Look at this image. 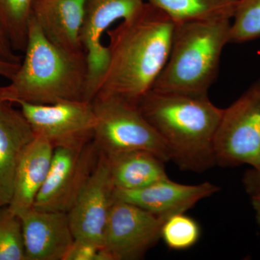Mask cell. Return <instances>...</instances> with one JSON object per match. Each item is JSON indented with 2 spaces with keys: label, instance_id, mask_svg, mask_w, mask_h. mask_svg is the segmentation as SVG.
<instances>
[{
  "label": "cell",
  "instance_id": "obj_26",
  "mask_svg": "<svg viewBox=\"0 0 260 260\" xmlns=\"http://www.w3.org/2000/svg\"><path fill=\"white\" fill-rule=\"evenodd\" d=\"M246 184L247 189L251 194L256 192L260 189V172L249 173L246 177Z\"/></svg>",
  "mask_w": 260,
  "mask_h": 260
},
{
  "label": "cell",
  "instance_id": "obj_11",
  "mask_svg": "<svg viewBox=\"0 0 260 260\" xmlns=\"http://www.w3.org/2000/svg\"><path fill=\"white\" fill-rule=\"evenodd\" d=\"M115 189L107 160L101 154L96 168L68 213L75 240L102 247Z\"/></svg>",
  "mask_w": 260,
  "mask_h": 260
},
{
  "label": "cell",
  "instance_id": "obj_3",
  "mask_svg": "<svg viewBox=\"0 0 260 260\" xmlns=\"http://www.w3.org/2000/svg\"><path fill=\"white\" fill-rule=\"evenodd\" d=\"M24 51L25 56L10 83L0 87L2 100L38 105L85 101L88 86L85 52H70L52 44L31 17Z\"/></svg>",
  "mask_w": 260,
  "mask_h": 260
},
{
  "label": "cell",
  "instance_id": "obj_18",
  "mask_svg": "<svg viewBox=\"0 0 260 260\" xmlns=\"http://www.w3.org/2000/svg\"><path fill=\"white\" fill-rule=\"evenodd\" d=\"M239 0H145L158 8L174 23L231 20Z\"/></svg>",
  "mask_w": 260,
  "mask_h": 260
},
{
  "label": "cell",
  "instance_id": "obj_23",
  "mask_svg": "<svg viewBox=\"0 0 260 260\" xmlns=\"http://www.w3.org/2000/svg\"><path fill=\"white\" fill-rule=\"evenodd\" d=\"M101 248L90 243L75 239L64 260H98Z\"/></svg>",
  "mask_w": 260,
  "mask_h": 260
},
{
  "label": "cell",
  "instance_id": "obj_6",
  "mask_svg": "<svg viewBox=\"0 0 260 260\" xmlns=\"http://www.w3.org/2000/svg\"><path fill=\"white\" fill-rule=\"evenodd\" d=\"M216 164L260 172V80L223 109L214 140Z\"/></svg>",
  "mask_w": 260,
  "mask_h": 260
},
{
  "label": "cell",
  "instance_id": "obj_5",
  "mask_svg": "<svg viewBox=\"0 0 260 260\" xmlns=\"http://www.w3.org/2000/svg\"><path fill=\"white\" fill-rule=\"evenodd\" d=\"M96 117L93 143L105 156L145 150L164 162L171 160L167 146L138 107L113 98L92 101Z\"/></svg>",
  "mask_w": 260,
  "mask_h": 260
},
{
  "label": "cell",
  "instance_id": "obj_12",
  "mask_svg": "<svg viewBox=\"0 0 260 260\" xmlns=\"http://www.w3.org/2000/svg\"><path fill=\"white\" fill-rule=\"evenodd\" d=\"M218 190V186L210 182L187 185L179 184L168 177L141 189H115L114 199L137 205L158 216L169 218L174 214L185 213L200 200Z\"/></svg>",
  "mask_w": 260,
  "mask_h": 260
},
{
  "label": "cell",
  "instance_id": "obj_16",
  "mask_svg": "<svg viewBox=\"0 0 260 260\" xmlns=\"http://www.w3.org/2000/svg\"><path fill=\"white\" fill-rule=\"evenodd\" d=\"M54 150L49 141L36 136L22 155L8 205L10 209L19 216L34 208L49 174Z\"/></svg>",
  "mask_w": 260,
  "mask_h": 260
},
{
  "label": "cell",
  "instance_id": "obj_24",
  "mask_svg": "<svg viewBox=\"0 0 260 260\" xmlns=\"http://www.w3.org/2000/svg\"><path fill=\"white\" fill-rule=\"evenodd\" d=\"M0 59L5 61L21 64L22 57L15 54V50L12 47L8 35L5 32L4 27L0 19Z\"/></svg>",
  "mask_w": 260,
  "mask_h": 260
},
{
  "label": "cell",
  "instance_id": "obj_15",
  "mask_svg": "<svg viewBox=\"0 0 260 260\" xmlns=\"http://www.w3.org/2000/svg\"><path fill=\"white\" fill-rule=\"evenodd\" d=\"M88 0H34L31 18L52 44L70 52H85L80 32Z\"/></svg>",
  "mask_w": 260,
  "mask_h": 260
},
{
  "label": "cell",
  "instance_id": "obj_25",
  "mask_svg": "<svg viewBox=\"0 0 260 260\" xmlns=\"http://www.w3.org/2000/svg\"><path fill=\"white\" fill-rule=\"evenodd\" d=\"M21 64H15L0 59V76L10 80L18 71Z\"/></svg>",
  "mask_w": 260,
  "mask_h": 260
},
{
  "label": "cell",
  "instance_id": "obj_2",
  "mask_svg": "<svg viewBox=\"0 0 260 260\" xmlns=\"http://www.w3.org/2000/svg\"><path fill=\"white\" fill-rule=\"evenodd\" d=\"M138 107L160 135L171 160L181 169L203 172L216 164L214 140L223 109L214 105L208 95L152 89Z\"/></svg>",
  "mask_w": 260,
  "mask_h": 260
},
{
  "label": "cell",
  "instance_id": "obj_19",
  "mask_svg": "<svg viewBox=\"0 0 260 260\" xmlns=\"http://www.w3.org/2000/svg\"><path fill=\"white\" fill-rule=\"evenodd\" d=\"M34 0H0V19L15 51H25Z\"/></svg>",
  "mask_w": 260,
  "mask_h": 260
},
{
  "label": "cell",
  "instance_id": "obj_10",
  "mask_svg": "<svg viewBox=\"0 0 260 260\" xmlns=\"http://www.w3.org/2000/svg\"><path fill=\"white\" fill-rule=\"evenodd\" d=\"M145 0H88L80 42L88 62V86L85 100L92 102L97 85L107 69L109 60L107 47L102 38L118 20H125L138 13Z\"/></svg>",
  "mask_w": 260,
  "mask_h": 260
},
{
  "label": "cell",
  "instance_id": "obj_21",
  "mask_svg": "<svg viewBox=\"0 0 260 260\" xmlns=\"http://www.w3.org/2000/svg\"><path fill=\"white\" fill-rule=\"evenodd\" d=\"M198 223L184 213L171 215L164 222L161 239L174 250H184L194 246L199 240Z\"/></svg>",
  "mask_w": 260,
  "mask_h": 260
},
{
  "label": "cell",
  "instance_id": "obj_9",
  "mask_svg": "<svg viewBox=\"0 0 260 260\" xmlns=\"http://www.w3.org/2000/svg\"><path fill=\"white\" fill-rule=\"evenodd\" d=\"M167 218L114 199L102 247L111 260L141 259L161 239L162 226Z\"/></svg>",
  "mask_w": 260,
  "mask_h": 260
},
{
  "label": "cell",
  "instance_id": "obj_27",
  "mask_svg": "<svg viewBox=\"0 0 260 260\" xmlns=\"http://www.w3.org/2000/svg\"><path fill=\"white\" fill-rule=\"evenodd\" d=\"M252 205L255 210L256 220L260 225V189L252 194Z\"/></svg>",
  "mask_w": 260,
  "mask_h": 260
},
{
  "label": "cell",
  "instance_id": "obj_22",
  "mask_svg": "<svg viewBox=\"0 0 260 260\" xmlns=\"http://www.w3.org/2000/svg\"><path fill=\"white\" fill-rule=\"evenodd\" d=\"M233 18L230 43H245L260 38V0H239Z\"/></svg>",
  "mask_w": 260,
  "mask_h": 260
},
{
  "label": "cell",
  "instance_id": "obj_17",
  "mask_svg": "<svg viewBox=\"0 0 260 260\" xmlns=\"http://www.w3.org/2000/svg\"><path fill=\"white\" fill-rule=\"evenodd\" d=\"M104 156L116 189H141L168 178L164 160L150 152L131 150Z\"/></svg>",
  "mask_w": 260,
  "mask_h": 260
},
{
  "label": "cell",
  "instance_id": "obj_4",
  "mask_svg": "<svg viewBox=\"0 0 260 260\" xmlns=\"http://www.w3.org/2000/svg\"><path fill=\"white\" fill-rule=\"evenodd\" d=\"M231 27V20L176 23L169 59L153 90L208 95L230 43Z\"/></svg>",
  "mask_w": 260,
  "mask_h": 260
},
{
  "label": "cell",
  "instance_id": "obj_20",
  "mask_svg": "<svg viewBox=\"0 0 260 260\" xmlns=\"http://www.w3.org/2000/svg\"><path fill=\"white\" fill-rule=\"evenodd\" d=\"M0 260H26L21 219L8 205L0 207Z\"/></svg>",
  "mask_w": 260,
  "mask_h": 260
},
{
  "label": "cell",
  "instance_id": "obj_8",
  "mask_svg": "<svg viewBox=\"0 0 260 260\" xmlns=\"http://www.w3.org/2000/svg\"><path fill=\"white\" fill-rule=\"evenodd\" d=\"M36 136L49 142L54 148L83 146L93 140L96 117L92 102L64 101L38 105L18 102Z\"/></svg>",
  "mask_w": 260,
  "mask_h": 260
},
{
  "label": "cell",
  "instance_id": "obj_7",
  "mask_svg": "<svg viewBox=\"0 0 260 260\" xmlns=\"http://www.w3.org/2000/svg\"><path fill=\"white\" fill-rule=\"evenodd\" d=\"M93 140L83 146L54 148L47 179L34 208L68 213L100 159Z\"/></svg>",
  "mask_w": 260,
  "mask_h": 260
},
{
  "label": "cell",
  "instance_id": "obj_13",
  "mask_svg": "<svg viewBox=\"0 0 260 260\" xmlns=\"http://www.w3.org/2000/svg\"><path fill=\"white\" fill-rule=\"evenodd\" d=\"M26 260H64L75 241L68 213L32 208L20 215Z\"/></svg>",
  "mask_w": 260,
  "mask_h": 260
},
{
  "label": "cell",
  "instance_id": "obj_14",
  "mask_svg": "<svg viewBox=\"0 0 260 260\" xmlns=\"http://www.w3.org/2000/svg\"><path fill=\"white\" fill-rule=\"evenodd\" d=\"M35 138L21 111L0 99V207L9 205L17 167Z\"/></svg>",
  "mask_w": 260,
  "mask_h": 260
},
{
  "label": "cell",
  "instance_id": "obj_1",
  "mask_svg": "<svg viewBox=\"0 0 260 260\" xmlns=\"http://www.w3.org/2000/svg\"><path fill=\"white\" fill-rule=\"evenodd\" d=\"M174 26L166 13L145 2L138 13L108 30L109 60L94 99L113 98L138 107L167 64Z\"/></svg>",
  "mask_w": 260,
  "mask_h": 260
}]
</instances>
